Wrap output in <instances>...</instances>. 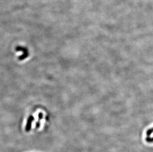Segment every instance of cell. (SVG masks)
Segmentation results:
<instances>
[{"label":"cell","instance_id":"1","mask_svg":"<svg viewBox=\"0 0 153 152\" xmlns=\"http://www.w3.org/2000/svg\"><path fill=\"white\" fill-rule=\"evenodd\" d=\"M33 120H34V118L32 116H30L29 117L28 119L27 122V125H26V129H25L26 131H29L30 130L32 122L33 121Z\"/></svg>","mask_w":153,"mask_h":152}]
</instances>
